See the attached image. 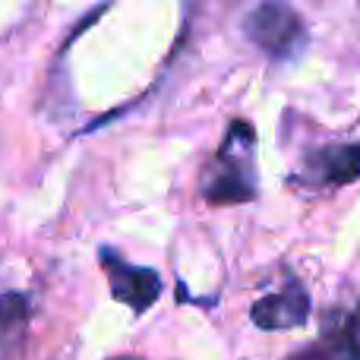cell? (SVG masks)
Returning <instances> with one entry per match:
<instances>
[{"instance_id": "obj_1", "label": "cell", "mask_w": 360, "mask_h": 360, "mask_svg": "<svg viewBox=\"0 0 360 360\" xmlns=\"http://www.w3.org/2000/svg\"><path fill=\"white\" fill-rule=\"evenodd\" d=\"M256 130L247 120H234L202 174V196L212 205H234L256 199Z\"/></svg>"}, {"instance_id": "obj_2", "label": "cell", "mask_w": 360, "mask_h": 360, "mask_svg": "<svg viewBox=\"0 0 360 360\" xmlns=\"http://www.w3.org/2000/svg\"><path fill=\"white\" fill-rule=\"evenodd\" d=\"M243 35L272 60H294L310 41L304 19L288 0H259L243 16Z\"/></svg>"}, {"instance_id": "obj_3", "label": "cell", "mask_w": 360, "mask_h": 360, "mask_svg": "<svg viewBox=\"0 0 360 360\" xmlns=\"http://www.w3.org/2000/svg\"><path fill=\"white\" fill-rule=\"evenodd\" d=\"M98 259L101 269L108 275V285H111V297L127 304L133 313H146L158 297H162V275L155 269H146V266H133L127 262L117 250L111 247H101L98 250Z\"/></svg>"}, {"instance_id": "obj_4", "label": "cell", "mask_w": 360, "mask_h": 360, "mask_svg": "<svg viewBox=\"0 0 360 360\" xmlns=\"http://www.w3.org/2000/svg\"><path fill=\"white\" fill-rule=\"evenodd\" d=\"M357 177H360V139L319 146V149L307 152L304 162H300V171L291 180L313 186V190H323V186L354 184Z\"/></svg>"}, {"instance_id": "obj_5", "label": "cell", "mask_w": 360, "mask_h": 360, "mask_svg": "<svg viewBox=\"0 0 360 360\" xmlns=\"http://www.w3.org/2000/svg\"><path fill=\"white\" fill-rule=\"evenodd\" d=\"M250 319L256 329L266 332H285V329H300L310 319V294L304 291L300 281L291 278L281 291L266 294L250 307Z\"/></svg>"}, {"instance_id": "obj_6", "label": "cell", "mask_w": 360, "mask_h": 360, "mask_svg": "<svg viewBox=\"0 0 360 360\" xmlns=\"http://www.w3.org/2000/svg\"><path fill=\"white\" fill-rule=\"evenodd\" d=\"M288 360H360V304L329 319L323 335Z\"/></svg>"}, {"instance_id": "obj_7", "label": "cell", "mask_w": 360, "mask_h": 360, "mask_svg": "<svg viewBox=\"0 0 360 360\" xmlns=\"http://www.w3.org/2000/svg\"><path fill=\"white\" fill-rule=\"evenodd\" d=\"M29 316H32V304L25 294L19 291L0 294V360L16 357V351L22 348Z\"/></svg>"}, {"instance_id": "obj_8", "label": "cell", "mask_w": 360, "mask_h": 360, "mask_svg": "<svg viewBox=\"0 0 360 360\" xmlns=\"http://www.w3.org/2000/svg\"><path fill=\"white\" fill-rule=\"evenodd\" d=\"M111 360H143V357H111Z\"/></svg>"}]
</instances>
